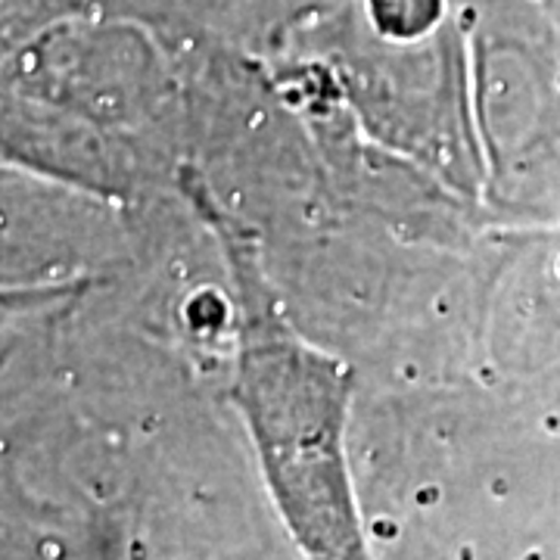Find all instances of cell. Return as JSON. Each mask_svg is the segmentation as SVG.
<instances>
[{"label": "cell", "mask_w": 560, "mask_h": 560, "mask_svg": "<svg viewBox=\"0 0 560 560\" xmlns=\"http://www.w3.org/2000/svg\"><path fill=\"white\" fill-rule=\"evenodd\" d=\"M194 200L215 224L241 290L237 401L283 521L308 555L359 558V517L342 460L352 381L340 361L308 349L280 320L253 241L202 194H194Z\"/></svg>", "instance_id": "cell-1"}, {"label": "cell", "mask_w": 560, "mask_h": 560, "mask_svg": "<svg viewBox=\"0 0 560 560\" xmlns=\"http://www.w3.org/2000/svg\"><path fill=\"white\" fill-rule=\"evenodd\" d=\"M374 20L389 35H418L440 16V0H371Z\"/></svg>", "instance_id": "cell-2"}]
</instances>
